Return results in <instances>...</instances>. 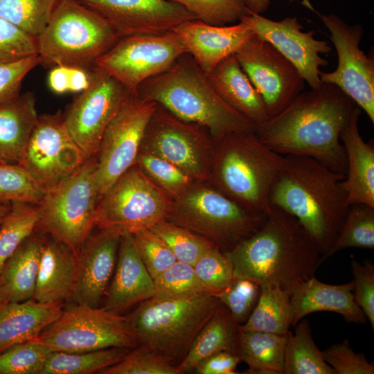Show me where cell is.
I'll list each match as a JSON object with an SVG mask.
<instances>
[{
    "instance_id": "obj_24",
    "label": "cell",
    "mask_w": 374,
    "mask_h": 374,
    "mask_svg": "<svg viewBox=\"0 0 374 374\" xmlns=\"http://www.w3.org/2000/svg\"><path fill=\"white\" fill-rule=\"evenodd\" d=\"M154 296L153 278L138 254L132 235H122L115 269L103 308L121 313Z\"/></svg>"
},
{
    "instance_id": "obj_32",
    "label": "cell",
    "mask_w": 374,
    "mask_h": 374,
    "mask_svg": "<svg viewBox=\"0 0 374 374\" xmlns=\"http://www.w3.org/2000/svg\"><path fill=\"white\" fill-rule=\"evenodd\" d=\"M286 335L238 329L235 354L249 373L283 374Z\"/></svg>"
},
{
    "instance_id": "obj_6",
    "label": "cell",
    "mask_w": 374,
    "mask_h": 374,
    "mask_svg": "<svg viewBox=\"0 0 374 374\" xmlns=\"http://www.w3.org/2000/svg\"><path fill=\"white\" fill-rule=\"evenodd\" d=\"M222 305L215 294L206 292L153 296L140 303L127 317L140 346L177 366Z\"/></svg>"
},
{
    "instance_id": "obj_39",
    "label": "cell",
    "mask_w": 374,
    "mask_h": 374,
    "mask_svg": "<svg viewBox=\"0 0 374 374\" xmlns=\"http://www.w3.org/2000/svg\"><path fill=\"white\" fill-rule=\"evenodd\" d=\"M150 229L165 241L177 261L192 265L215 245L206 238L166 220L157 223Z\"/></svg>"
},
{
    "instance_id": "obj_29",
    "label": "cell",
    "mask_w": 374,
    "mask_h": 374,
    "mask_svg": "<svg viewBox=\"0 0 374 374\" xmlns=\"http://www.w3.org/2000/svg\"><path fill=\"white\" fill-rule=\"evenodd\" d=\"M44 233L35 231L6 260L0 271V301L33 298Z\"/></svg>"
},
{
    "instance_id": "obj_57",
    "label": "cell",
    "mask_w": 374,
    "mask_h": 374,
    "mask_svg": "<svg viewBox=\"0 0 374 374\" xmlns=\"http://www.w3.org/2000/svg\"></svg>"
},
{
    "instance_id": "obj_36",
    "label": "cell",
    "mask_w": 374,
    "mask_h": 374,
    "mask_svg": "<svg viewBox=\"0 0 374 374\" xmlns=\"http://www.w3.org/2000/svg\"><path fill=\"white\" fill-rule=\"evenodd\" d=\"M39 218L37 204L11 202L0 224V271L6 260L35 231Z\"/></svg>"
},
{
    "instance_id": "obj_48",
    "label": "cell",
    "mask_w": 374,
    "mask_h": 374,
    "mask_svg": "<svg viewBox=\"0 0 374 374\" xmlns=\"http://www.w3.org/2000/svg\"><path fill=\"white\" fill-rule=\"evenodd\" d=\"M154 296H170L191 292H207L192 265L176 261L153 279Z\"/></svg>"
},
{
    "instance_id": "obj_34",
    "label": "cell",
    "mask_w": 374,
    "mask_h": 374,
    "mask_svg": "<svg viewBox=\"0 0 374 374\" xmlns=\"http://www.w3.org/2000/svg\"><path fill=\"white\" fill-rule=\"evenodd\" d=\"M286 334L283 374H336L317 346L308 319H302Z\"/></svg>"
},
{
    "instance_id": "obj_43",
    "label": "cell",
    "mask_w": 374,
    "mask_h": 374,
    "mask_svg": "<svg viewBox=\"0 0 374 374\" xmlns=\"http://www.w3.org/2000/svg\"><path fill=\"white\" fill-rule=\"evenodd\" d=\"M102 374H180L167 358L139 345L118 362L100 371Z\"/></svg>"
},
{
    "instance_id": "obj_46",
    "label": "cell",
    "mask_w": 374,
    "mask_h": 374,
    "mask_svg": "<svg viewBox=\"0 0 374 374\" xmlns=\"http://www.w3.org/2000/svg\"><path fill=\"white\" fill-rule=\"evenodd\" d=\"M260 292V287L256 282L247 278H234L226 288L215 295L229 311L235 323L241 326L253 311Z\"/></svg>"
},
{
    "instance_id": "obj_20",
    "label": "cell",
    "mask_w": 374,
    "mask_h": 374,
    "mask_svg": "<svg viewBox=\"0 0 374 374\" xmlns=\"http://www.w3.org/2000/svg\"><path fill=\"white\" fill-rule=\"evenodd\" d=\"M102 16L118 37L158 35L197 17L170 0H77Z\"/></svg>"
},
{
    "instance_id": "obj_26",
    "label": "cell",
    "mask_w": 374,
    "mask_h": 374,
    "mask_svg": "<svg viewBox=\"0 0 374 374\" xmlns=\"http://www.w3.org/2000/svg\"><path fill=\"white\" fill-rule=\"evenodd\" d=\"M77 254L52 236L44 233L33 299L41 303H67L73 293Z\"/></svg>"
},
{
    "instance_id": "obj_51",
    "label": "cell",
    "mask_w": 374,
    "mask_h": 374,
    "mask_svg": "<svg viewBox=\"0 0 374 374\" xmlns=\"http://www.w3.org/2000/svg\"><path fill=\"white\" fill-rule=\"evenodd\" d=\"M40 64L38 54L0 64V107L14 101L21 95L24 79Z\"/></svg>"
},
{
    "instance_id": "obj_53",
    "label": "cell",
    "mask_w": 374,
    "mask_h": 374,
    "mask_svg": "<svg viewBox=\"0 0 374 374\" xmlns=\"http://www.w3.org/2000/svg\"><path fill=\"white\" fill-rule=\"evenodd\" d=\"M91 69L64 65L53 66L48 76V87L56 93H80L90 84Z\"/></svg>"
},
{
    "instance_id": "obj_38",
    "label": "cell",
    "mask_w": 374,
    "mask_h": 374,
    "mask_svg": "<svg viewBox=\"0 0 374 374\" xmlns=\"http://www.w3.org/2000/svg\"><path fill=\"white\" fill-rule=\"evenodd\" d=\"M60 0H0V16L37 37Z\"/></svg>"
},
{
    "instance_id": "obj_55",
    "label": "cell",
    "mask_w": 374,
    "mask_h": 374,
    "mask_svg": "<svg viewBox=\"0 0 374 374\" xmlns=\"http://www.w3.org/2000/svg\"><path fill=\"white\" fill-rule=\"evenodd\" d=\"M249 12L262 15L269 8L271 0H243Z\"/></svg>"
},
{
    "instance_id": "obj_22",
    "label": "cell",
    "mask_w": 374,
    "mask_h": 374,
    "mask_svg": "<svg viewBox=\"0 0 374 374\" xmlns=\"http://www.w3.org/2000/svg\"><path fill=\"white\" fill-rule=\"evenodd\" d=\"M172 30L206 74L224 59L236 54L254 34L242 19L223 26L208 24L199 19L189 20Z\"/></svg>"
},
{
    "instance_id": "obj_23",
    "label": "cell",
    "mask_w": 374,
    "mask_h": 374,
    "mask_svg": "<svg viewBox=\"0 0 374 374\" xmlns=\"http://www.w3.org/2000/svg\"><path fill=\"white\" fill-rule=\"evenodd\" d=\"M362 109L356 105L340 134L344 148L346 172L341 181L348 206H374V146L362 137L358 121Z\"/></svg>"
},
{
    "instance_id": "obj_41",
    "label": "cell",
    "mask_w": 374,
    "mask_h": 374,
    "mask_svg": "<svg viewBox=\"0 0 374 374\" xmlns=\"http://www.w3.org/2000/svg\"><path fill=\"white\" fill-rule=\"evenodd\" d=\"M52 352L37 339L13 345L0 353V374H41Z\"/></svg>"
},
{
    "instance_id": "obj_9",
    "label": "cell",
    "mask_w": 374,
    "mask_h": 374,
    "mask_svg": "<svg viewBox=\"0 0 374 374\" xmlns=\"http://www.w3.org/2000/svg\"><path fill=\"white\" fill-rule=\"evenodd\" d=\"M98 201L94 156L46 190L37 204L39 218L35 231L52 236L78 254L95 228Z\"/></svg>"
},
{
    "instance_id": "obj_47",
    "label": "cell",
    "mask_w": 374,
    "mask_h": 374,
    "mask_svg": "<svg viewBox=\"0 0 374 374\" xmlns=\"http://www.w3.org/2000/svg\"><path fill=\"white\" fill-rule=\"evenodd\" d=\"M132 235L138 254L153 279L177 261L165 241L150 229Z\"/></svg>"
},
{
    "instance_id": "obj_50",
    "label": "cell",
    "mask_w": 374,
    "mask_h": 374,
    "mask_svg": "<svg viewBox=\"0 0 374 374\" xmlns=\"http://www.w3.org/2000/svg\"><path fill=\"white\" fill-rule=\"evenodd\" d=\"M325 362L336 374H373L374 364L362 353H356L348 339L331 345L322 351Z\"/></svg>"
},
{
    "instance_id": "obj_52",
    "label": "cell",
    "mask_w": 374,
    "mask_h": 374,
    "mask_svg": "<svg viewBox=\"0 0 374 374\" xmlns=\"http://www.w3.org/2000/svg\"><path fill=\"white\" fill-rule=\"evenodd\" d=\"M353 276V296L355 303L374 328V265L368 260L350 263Z\"/></svg>"
},
{
    "instance_id": "obj_16",
    "label": "cell",
    "mask_w": 374,
    "mask_h": 374,
    "mask_svg": "<svg viewBox=\"0 0 374 374\" xmlns=\"http://www.w3.org/2000/svg\"><path fill=\"white\" fill-rule=\"evenodd\" d=\"M86 159L66 127L64 114L58 111L39 115L18 164L46 190Z\"/></svg>"
},
{
    "instance_id": "obj_15",
    "label": "cell",
    "mask_w": 374,
    "mask_h": 374,
    "mask_svg": "<svg viewBox=\"0 0 374 374\" xmlns=\"http://www.w3.org/2000/svg\"><path fill=\"white\" fill-rule=\"evenodd\" d=\"M157 104L130 93L105 130L96 154L100 199L136 163L147 125Z\"/></svg>"
},
{
    "instance_id": "obj_12",
    "label": "cell",
    "mask_w": 374,
    "mask_h": 374,
    "mask_svg": "<svg viewBox=\"0 0 374 374\" xmlns=\"http://www.w3.org/2000/svg\"><path fill=\"white\" fill-rule=\"evenodd\" d=\"M213 139L204 127L185 122L157 105L140 150L174 164L195 181L209 180Z\"/></svg>"
},
{
    "instance_id": "obj_33",
    "label": "cell",
    "mask_w": 374,
    "mask_h": 374,
    "mask_svg": "<svg viewBox=\"0 0 374 374\" xmlns=\"http://www.w3.org/2000/svg\"><path fill=\"white\" fill-rule=\"evenodd\" d=\"M258 300L241 330L286 335L291 326L290 296L278 286L260 285Z\"/></svg>"
},
{
    "instance_id": "obj_7",
    "label": "cell",
    "mask_w": 374,
    "mask_h": 374,
    "mask_svg": "<svg viewBox=\"0 0 374 374\" xmlns=\"http://www.w3.org/2000/svg\"><path fill=\"white\" fill-rule=\"evenodd\" d=\"M119 39L92 9L77 0H60L36 42L41 64L89 69Z\"/></svg>"
},
{
    "instance_id": "obj_28",
    "label": "cell",
    "mask_w": 374,
    "mask_h": 374,
    "mask_svg": "<svg viewBox=\"0 0 374 374\" xmlns=\"http://www.w3.org/2000/svg\"><path fill=\"white\" fill-rule=\"evenodd\" d=\"M64 303L0 301V353L19 343L37 338L60 315Z\"/></svg>"
},
{
    "instance_id": "obj_18",
    "label": "cell",
    "mask_w": 374,
    "mask_h": 374,
    "mask_svg": "<svg viewBox=\"0 0 374 374\" xmlns=\"http://www.w3.org/2000/svg\"><path fill=\"white\" fill-rule=\"evenodd\" d=\"M235 55L261 96L269 118L282 111L304 90L305 80L297 69L255 33Z\"/></svg>"
},
{
    "instance_id": "obj_54",
    "label": "cell",
    "mask_w": 374,
    "mask_h": 374,
    "mask_svg": "<svg viewBox=\"0 0 374 374\" xmlns=\"http://www.w3.org/2000/svg\"><path fill=\"white\" fill-rule=\"evenodd\" d=\"M240 362L235 353L221 351L204 359L194 370L199 374H237L236 368Z\"/></svg>"
},
{
    "instance_id": "obj_11",
    "label": "cell",
    "mask_w": 374,
    "mask_h": 374,
    "mask_svg": "<svg viewBox=\"0 0 374 374\" xmlns=\"http://www.w3.org/2000/svg\"><path fill=\"white\" fill-rule=\"evenodd\" d=\"M172 198L135 163L100 199L95 227L121 235L150 229L166 220Z\"/></svg>"
},
{
    "instance_id": "obj_1",
    "label": "cell",
    "mask_w": 374,
    "mask_h": 374,
    "mask_svg": "<svg viewBox=\"0 0 374 374\" xmlns=\"http://www.w3.org/2000/svg\"><path fill=\"white\" fill-rule=\"evenodd\" d=\"M356 104L338 87L322 82L301 92L282 111L256 127L265 145L283 155L312 158L345 175L341 132Z\"/></svg>"
},
{
    "instance_id": "obj_5",
    "label": "cell",
    "mask_w": 374,
    "mask_h": 374,
    "mask_svg": "<svg viewBox=\"0 0 374 374\" xmlns=\"http://www.w3.org/2000/svg\"><path fill=\"white\" fill-rule=\"evenodd\" d=\"M283 159L255 132L228 133L213 140L207 182L247 210L267 215L271 190Z\"/></svg>"
},
{
    "instance_id": "obj_45",
    "label": "cell",
    "mask_w": 374,
    "mask_h": 374,
    "mask_svg": "<svg viewBox=\"0 0 374 374\" xmlns=\"http://www.w3.org/2000/svg\"><path fill=\"white\" fill-rule=\"evenodd\" d=\"M193 266L207 292L213 294L226 288L235 278L231 261L216 245L205 251Z\"/></svg>"
},
{
    "instance_id": "obj_40",
    "label": "cell",
    "mask_w": 374,
    "mask_h": 374,
    "mask_svg": "<svg viewBox=\"0 0 374 374\" xmlns=\"http://www.w3.org/2000/svg\"><path fill=\"white\" fill-rule=\"evenodd\" d=\"M135 163L172 199L184 193L195 181L170 162L144 151L139 150Z\"/></svg>"
},
{
    "instance_id": "obj_30",
    "label": "cell",
    "mask_w": 374,
    "mask_h": 374,
    "mask_svg": "<svg viewBox=\"0 0 374 374\" xmlns=\"http://www.w3.org/2000/svg\"><path fill=\"white\" fill-rule=\"evenodd\" d=\"M36 98L28 91L0 107V163L17 164L38 118Z\"/></svg>"
},
{
    "instance_id": "obj_25",
    "label": "cell",
    "mask_w": 374,
    "mask_h": 374,
    "mask_svg": "<svg viewBox=\"0 0 374 374\" xmlns=\"http://www.w3.org/2000/svg\"><path fill=\"white\" fill-rule=\"evenodd\" d=\"M353 281L341 285L321 282L313 276L296 283L290 294L291 326L309 314L332 312L340 314L346 321L358 324L367 321L353 296Z\"/></svg>"
},
{
    "instance_id": "obj_49",
    "label": "cell",
    "mask_w": 374,
    "mask_h": 374,
    "mask_svg": "<svg viewBox=\"0 0 374 374\" xmlns=\"http://www.w3.org/2000/svg\"><path fill=\"white\" fill-rule=\"evenodd\" d=\"M37 54L36 38L0 16V64Z\"/></svg>"
},
{
    "instance_id": "obj_2",
    "label": "cell",
    "mask_w": 374,
    "mask_h": 374,
    "mask_svg": "<svg viewBox=\"0 0 374 374\" xmlns=\"http://www.w3.org/2000/svg\"><path fill=\"white\" fill-rule=\"evenodd\" d=\"M224 253L235 278L276 285L290 296L296 283L315 276L323 261L298 220L274 206L256 233Z\"/></svg>"
},
{
    "instance_id": "obj_3",
    "label": "cell",
    "mask_w": 374,
    "mask_h": 374,
    "mask_svg": "<svg viewBox=\"0 0 374 374\" xmlns=\"http://www.w3.org/2000/svg\"><path fill=\"white\" fill-rule=\"evenodd\" d=\"M344 176L312 158L285 155L271 190V206L298 220L323 260L328 258L349 207L341 184Z\"/></svg>"
},
{
    "instance_id": "obj_56",
    "label": "cell",
    "mask_w": 374,
    "mask_h": 374,
    "mask_svg": "<svg viewBox=\"0 0 374 374\" xmlns=\"http://www.w3.org/2000/svg\"><path fill=\"white\" fill-rule=\"evenodd\" d=\"M11 203L0 202V224L10 208Z\"/></svg>"
},
{
    "instance_id": "obj_31",
    "label": "cell",
    "mask_w": 374,
    "mask_h": 374,
    "mask_svg": "<svg viewBox=\"0 0 374 374\" xmlns=\"http://www.w3.org/2000/svg\"><path fill=\"white\" fill-rule=\"evenodd\" d=\"M238 325L222 305L193 341L187 355L178 364L181 373L194 370L208 357L221 352L235 353Z\"/></svg>"
},
{
    "instance_id": "obj_10",
    "label": "cell",
    "mask_w": 374,
    "mask_h": 374,
    "mask_svg": "<svg viewBox=\"0 0 374 374\" xmlns=\"http://www.w3.org/2000/svg\"><path fill=\"white\" fill-rule=\"evenodd\" d=\"M53 351L86 352L139 344L127 317L103 308L69 303L36 338Z\"/></svg>"
},
{
    "instance_id": "obj_19",
    "label": "cell",
    "mask_w": 374,
    "mask_h": 374,
    "mask_svg": "<svg viewBox=\"0 0 374 374\" xmlns=\"http://www.w3.org/2000/svg\"><path fill=\"white\" fill-rule=\"evenodd\" d=\"M241 19L256 35L270 43L285 57L310 88L322 83L319 69L328 65V62L320 54L330 53L332 48L328 42L315 39L314 30L303 31V28L296 17L274 21L249 12Z\"/></svg>"
},
{
    "instance_id": "obj_37",
    "label": "cell",
    "mask_w": 374,
    "mask_h": 374,
    "mask_svg": "<svg viewBox=\"0 0 374 374\" xmlns=\"http://www.w3.org/2000/svg\"><path fill=\"white\" fill-rule=\"evenodd\" d=\"M347 248L374 249V206L350 205L328 258Z\"/></svg>"
},
{
    "instance_id": "obj_44",
    "label": "cell",
    "mask_w": 374,
    "mask_h": 374,
    "mask_svg": "<svg viewBox=\"0 0 374 374\" xmlns=\"http://www.w3.org/2000/svg\"><path fill=\"white\" fill-rule=\"evenodd\" d=\"M211 25H229L239 21L249 11L243 0H170Z\"/></svg>"
},
{
    "instance_id": "obj_13",
    "label": "cell",
    "mask_w": 374,
    "mask_h": 374,
    "mask_svg": "<svg viewBox=\"0 0 374 374\" xmlns=\"http://www.w3.org/2000/svg\"><path fill=\"white\" fill-rule=\"evenodd\" d=\"M188 53L173 30L158 35L121 37L94 66L137 94L140 84L167 69Z\"/></svg>"
},
{
    "instance_id": "obj_42",
    "label": "cell",
    "mask_w": 374,
    "mask_h": 374,
    "mask_svg": "<svg viewBox=\"0 0 374 374\" xmlns=\"http://www.w3.org/2000/svg\"><path fill=\"white\" fill-rule=\"evenodd\" d=\"M46 190L20 165L0 163V202L39 204Z\"/></svg>"
},
{
    "instance_id": "obj_27",
    "label": "cell",
    "mask_w": 374,
    "mask_h": 374,
    "mask_svg": "<svg viewBox=\"0 0 374 374\" xmlns=\"http://www.w3.org/2000/svg\"><path fill=\"white\" fill-rule=\"evenodd\" d=\"M207 75L220 98L256 127L267 121L264 101L242 69L235 54L219 63Z\"/></svg>"
},
{
    "instance_id": "obj_14",
    "label": "cell",
    "mask_w": 374,
    "mask_h": 374,
    "mask_svg": "<svg viewBox=\"0 0 374 374\" xmlns=\"http://www.w3.org/2000/svg\"><path fill=\"white\" fill-rule=\"evenodd\" d=\"M303 4L319 17L330 32V39L337 51L338 62L332 72H319L321 82L338 87L374 123V60L360 48L364 35L359 24L349 25L335 14H320L308 0Z\"/></svg>"
},
{
    "instance_id": "obj_21",
    "label": "cell",
    "mask_w": 374,
    "mask_h": 374,
    "mask_svg": "<svg viewBox=\"0 0 374 374\" xmlns=\"http://www.w3.org/2000/svg\"><path fill=\"white\" fill-rule=\"evenodd\" d=\"M121 235L110 229L92 231L77 254L76 278L67 303L99 307L115 269Z\"/></svg>"
},
{
    "instance_id": "obj_35",
    "label": "cell",
    "mask_w": 374,
    "mask_h": 374,
    "mask_svg": "<svg viewBox=\"0 0 374 374\" xmlns=\"http://www.w3.org/2000/svg\"><path fill=\"white\" fill-rule=\"evenodd\" d=\"M131 349L109 348L86 352L53 351L41 374H91L118 362Z\"/></svg>"
},
{
    "instance_id": "obj_8",
    "label": "cell",
    "mask_w": 374,
    "mask_h": 374,
    "mask_svg": "<svg viewBox=\"0 0 374 374\" xmlns=\"http://www.w3.org/2000/svg\"><path fill=\"white\" fill-rule=\"evenodd\" d=\"M206 182L195 181L172 199L166 220L227 252L256 233L267 215L247 210Z\"/></svg>"
},
{
    "instance_id": "obj_4",
    "label": "cell",
    "mask_w": 374,
    "mask_h": 374,
    "mask_svg": "<svg viewBox=\"0 0 374 374\" xmlns=\"http://www.w3.org/2000/svg\"><path fill=\"white\" fill-rule=\"evenodd\" d=\"M137 94L180 120L204 127L213 140L231 132L256 130L251 121L220 98L188 53L164 72L142 82Z\"/></svg>"
},
{
    "instance_id": "obj_17",
    "label": "cell",
    "mask_w": 374,
    "mask_h": 374,
    "mask_svg": "<svg viewBox=\"0 0 374 374\" xmlns=\"http://www.w3.org/2000/svg\"><path fill=\"white\" fill-rule=\"evenodd\" d=\"M130 93L96 66L91 69L89 87L63 113L66 127L86 159L96 156L105 129Z\"/></svg>"
}]
</instances>
